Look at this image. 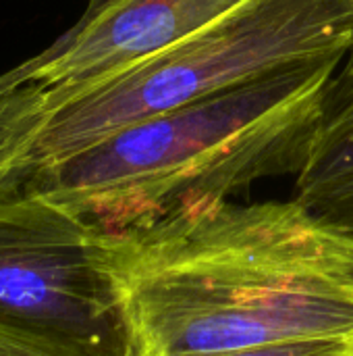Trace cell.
<instances>
[{"instance_id":"6da1fadb","label":"cell","mask_w":353,"mask_h":356,"mask_svg":"<svg viewBox=\"0 0 353 356\" xmlns=\"http://www.w3.org/2000/svg\"><path fill=\"white\" fill-rule=\"evenodd\" d=\"M110 271L137 356L353 338V238L295 198L112 232Z\"/></svg>"},{"instance_id":"7a4b0ae2","label":"cell","mask_w":353,"mask_h":356,"mask_svg":"<svg viewBox=\"0 0 353 356\" xmlns=\"http://www.w3.org/2000/svg\"><path fill=\"white\" fill-rule=\"evenodd\" d=\"M343 58L287 65L135 121L37 167L23 192L121 232L231 200L266 177L298 175Z\"/></svg>"},{"instance_id":"3957f363","label":"cell","mask_w":353,"mask_h":356,"mask_svg":"<svg viewBox=\"0 0 353 356\" xmlns=\"http://www.w3.org/2000/svg\"><path fill=\"white\" fill-rule=\"evenodd\" d=\"M353 48V0H241L148 60L67 98L37 167L156 113Z\"/></svg>"},{"instance_id":"277c9868","label":"cell","mask_w":353,"mask_h":356,"mask_svg":"<svg viewBox=\"0 0 353 356\" xmlns=\"http://www.w3.org/2000/svg\"><path fill=\"white\" fill-rule=\"evenodd\" d=\"M110 240L50 198L0 200V332L58 356L131 355Z\"/></svg>"},{"instance_id":"5b68a950","label":"cell","mask_w":353,"mask_h":356,"mask_svg":"<svg viewBox=\"0 0 353 356\" xmlns=\"http://www.w3.org/2000/svg\"><path fill=\"white\" fill-rule=\"evenodd\" d=\"M237 2L241 0H89L69 31L15 71L52 88L60 108L73 94L171 48Z\"/></svg>"},{"instance_id":"8992f818","label":"cell","mask_w":353,"mask_h":356,"mask_svg":"<svg viewBox=\"0 0 353 356\" xmlns=\"http://www.w3.org/2000/svg\"><path fill=\"white\" fill-rule=\"evenodd\" d=\"M293 198L353 238V48L327 90L310 154L295 175Z\"/></svg>"},{"instance_id":"52a82bcc","label":"cell","mask_w":353,"mask_h":356,"mask_svg":"<svg viewBox=\"0 0 353 356\" xmlns=\"http://www.w3.org/2000/svg\"><path fill=\"white\" fill-rule=\"evenodd\" d=\"M56 111L52 88L25 79L15 69L0 75V200L25 190Z\"/></svg>"},{"instance_id":"ba28073f","label":"cell","mask_w":353,"mask_h":356,"mask_svg":"<svg viewBox=\"0 0 353 356\" xmlns=\"http://www.w3.org/2000/svg\"><path fill=\"white\" fill-rule=\"evenodd\" d=\"M212 356H353V338L347 340H308V342H277L254 348Z\"/></svg>"},{"instance_id":"9c48e42d","label":"cell","mask_w":353,"mask_h":356,"mask_svg":"<svg viewBox=\"0 0 353 356\" xmlns=\"http://www.w3.org/2000/svg\"><path fill=\"white\" fill-rule=\"evenodd\" d=\"M0 356H58L40 348V346H33L29 342H23L19 338H12V336H6L0 332ZM129 356H137L135 350Z\"/></svg>"}]
</instances>
